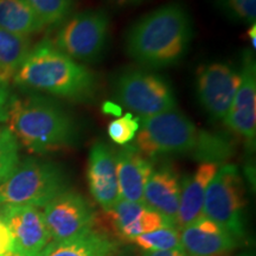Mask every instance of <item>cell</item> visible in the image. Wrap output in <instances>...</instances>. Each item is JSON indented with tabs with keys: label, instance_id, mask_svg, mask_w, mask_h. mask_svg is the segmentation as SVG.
<instances>
[{
	"label": "cell",
	"instance_id": "obj_28",
	"mask_svg": "<svg viewBox=\"0 0 256 256\" xmlns=\"http://www.w3.org/2000/svg\"><path fill=\"white\" fill-rule=\"evenodd\" d=\"M11 92H10L8 83L0 80V122L8 120V110Z\"/></svg>",
	"mask_w": 256,
	"mask_h": 256
},
{
	"label": "cell",
	"instance_id": "obj_21",
	"mask_svg": "<svg viewBox=\"0 0 256 256\" xmlns=\"http://www.w3.org/2000/svg\"><path fill=\"white\" fill-rule=\"evenodd\" d=\"M28 37L0 28V80L10 82L31 51Z\"/></svg>",
	"mask_w": 256,
	"mask_h": 256
},
{
	"label": "cell",
	"instance_id": "obj_5",
	"mask_svg": "<svg viewBox=\"0 0 256 256\" xmlns=\"http://www.w3.org/2000/svg\"><path fill=\"white\" fill-rule=\"evenodd\" d=\"M198 130L194 122L172 110L142 118L136 140L139 151L148 158L165 154H183L194 151Z\"/></svg>",
	"mask_w": 256,
	"mask_h": 256
},
{
	"label": "cell",
	"instance_id": "obj_11",
	"mask_svg": "<svg viewBox=\"0 0 256 256\" xmlns=\"http://www.w3.org/2000/svg\"><path fill=\"white\" fill-rule=\"evenodd\" d=\"M0 218L8 226L12 240V252L36 256L51 242L43 211L31 206H0Z\"/></svg>",
	"mask_w": 256,
	"mask_h": 256
},
{
	"label": "cell",
	"instance_id": "obj_32",
	"mask_svg": "<svg viewBox=\"0 0 256 256\" xmlns=\"http://www.w3.org/2000/svg\"><path fill=\"white\" fill-rule=\"evenodd\" d=\"M114 2L118 6H128L132 4H136L140 0H114Z\"/></svg>",
	"mask_w": 256,
	"mask_h": 256
},
{
	"label": "cell",
	"instance_id": "obj_16",
	"mask_svg": "<svg viewBox=\"0 0 256 256\" xmlns=\"http://www.w3.org/2000/svg\"><path fill=\"white\" fill-rule=\"evenodd\" d=\"M236 244L232 234L204 216L180 230V248L188 256H222Z\"/></svg>",
	"mask_w": 256,
	"mask_h": 256
},
{
	"label": "cell",
	"instance_id": "obj_8",
	"mask_svg": "<svg viewBox=\"0 0 256 256\" xmlns=\"http://www.w3.org/2000/svg\"><path fill=\"white\" fill-rule=\"evenodd\" d=\"M110 20L102 10H88L66 20L57 34L55 46L72 60L94 62L110 40Z\"/></svg>",
	"mask_w": 256,
	"mask_h": 256
},
{
	"label": "cell",
	"instance_id": "obj_6",
	"mask_svg": "<svg viewBox=\"0 0 256 256\" xmlns=\"http://www.w3.org/2000/svg\"><path fill=\"white\" fill-rule=\"evenodd\" d=\"M244 186L238 166H220L206 188L202 215L238 240L244 235Z\"/></svg>",
	"mask_w": 256,
	"mask_h": 256
},
{
	"label": "cell",
	"instance_id": "obj_34",
	"mask_svg": "<svg viewBox=\"0 0 256 256\" xmlns=\"http://www.w3.org/2000/svg\"><path fill=\"white\" fill-rule=\"evenodd\" d=\"M110 256H119V252H115L114 254H112Z\"/></svg>",
	"mask_w": 256,
	"mask_h": 256
},
{
	"label": "cell",
	"instance_id": "obj_31",
	"mask_svg": "<svg viewBox=\"0 0 256 256\" xmlns=\"http://www.w3.org/2000/svg\"><path fill=\"white\" fill-rule=\"evenodd\" d=\"M247 36L249 38V40H250L252 49H255L256 48V26H255V24H252V26L249 28V30L247 32Z\"/></svg>",
	"mask_w": 256,
	"mask_h": 256
},
{
	"label": "cell",
	"instance_id": "obj_30",
	"mask_svg": "<svg viewBox=\"0 0 256 256\" xmlns=\"http://www.w3.org/2000/svg\"><path fill=\"white\" fill-rule=\"evenodd\" d=\"M144 256H188L182 248L168 249V250H159V252H147Z\"/></svg>",
	"mask_w": 256,
	"mask_h": 256
},
{
	"label": "cell",
	"instance_id": "obj_24",
	"mask_svg": "<svg viewBox=\"0 0 256 256\" xmlns=\"http://www.w3.org/2000/svg\"><path fill=\"white\" fill-rule=\"evenodd\" d=\"M146 252L168 250L180 248V232L176 226H164L154 232L144 234L133 240Z\"/></svg>",
	"mask_w": 256,
	"mask_h": 256
},
{
	"label": "cell",
	"instance_id": "obj_33",
	"mask_svg": "<svg viewBox=\"0 0 256 256\" xmlns=\"http://www.w3.org/2000/svg\"><path fill=\"white\" fill-rule=\"evenodd\" d=\"M4 256H20V255H18V254H14V252H8V254H6V255H4Z\"/></svg>",
	"mask_w": 256,
	"mask_h": 256
},
{
	"label": "cell",
	"instance_id": "obj_7",
	"mask_svg": "<svg viewBox=\"0 0 256 256\" xmlns=\"http://www.w3.org/2000/svg\"><path fill=\"white\" fill-rule=\"evenodd\" d=\"M114 90L120 104L142 119L172 110L177 106L171 84L156 72L126 70L118 76Z\"/></svg>",
	"mask_w": 256,
	"mask_h": 256
},
{
	"label": "cell",
	"instance_id": "obj_25",
	"mask_svg": "<svg viewBox=\"0 0 256 256\" xmlns=\"http://www.w3.org/2000/svg\"><path fill=\"white\" fill-rule=\"evenodd\" d=\"M19 162L18 140L8 128L0 127V182L14 174Z\"/></svg>",
	"mask_w": 256,
	"mask_h": 256
},
{
	"label": "cell",
	"instance_id": "obj_26",
	"mask_svg": "<svg viewBox=\"0 0 256 256\" xmlns=\"http://www.w3.org/2000/svg\"><path fill=\"white\" fill-rule=\"evenodd\" d=\"M139 118L133 116L132 113L124 114L108 124V136L118 145H127L136 138L140 127Z\"/></svg>",
	"mask_w": 256,
	"mask_h": 256
},
{
	"label": "cell",
	"instance_id": "obj_22",
	"mask_svg": "<svg viewBox=\"0 0 256 256\" xmlns=\"http://www.w3.org/2000/svg\"><path fill=\"white\" fill-rule=\"evenodd\" d=\"M234 152V142L232 138L222 133H212L208 130L198 132L196 146L194 153V158L202 162H214L218 165L226 162Z\"/></svg>",
	"mask_w": 256,
	"mask_h": 256
},
{
	"label": "cell",
	"instance_id": "obj_15",
	"mask_svg": "<svg viewBox=\"0 0 256 256\" xmlns=\"http://www.w3.org/2000/svg\"><path fill=\"white\" fill-rule=\"evenodd\" d=\"M115 164L120 200L144 203V188L154 170L152 158L136 145H124L115 153Z\"/></svg>",
	"mask_w": 256,
	"mask_h": 256
},
{
	"label": "cell",
	"instance_id": "obj_29",
	"mask_svg": "<svg viewBox=\"0 0 256 256\" xmlns=\"http://www.w3.org/2000/svg\"><path fill=\"white\" fill-rule=\"evenodd\" d=\"M12 252V240L6 224L0 218V256Z\"/></svg>",
	"mask_w": 256,
	"mask_h": 256
},
{
	"label": "cell",
	"instance_id": "obj_3",
	"mask_svg": "<svg viewBox=\"0 0 256 256\" xmlns=\"http://www.w3.org/2000/svg\"><path fill=\"white\" fill-rule=\"evenodd\" d=\"M6 122L16 139L36 154L68 148L80 136L78 124L68 112L37 95L11 96Z\"/></svg>",
	"mask_w": 256,
	"mask_h": 256
},
{
	"label": "cell",
	"instance_id": "obj_19",
	"mask_svg": "<svg viewBox=\"0 0 256 256\" xmlns=\"http://www.w3.org/2000/svg\"><path fill=\"white\" fill-rule=\"evenodd\" d=\"M118 243L107 234L90 229L63 241H51L36 256H110Z\"/></svg>",
	"mask_w": 256,
	"mask_h": 256
},
{
	"label": "cell",
	"instance_id": "obj_17",
	"mask_svg": "<svg viewBox=\"0 0 256 256\" xmlns=\"http://www.w3.org/2000/svg\"><path fill=\"white\" fill-rule=\"evenodd\" d=\"M179 200L180 180L176 170L168 165L153 170L144 188V204L176 226Z\"/></svg>",
	"mask_w": 256,
	"mask_h": 256
},
{
	"label": "cell",
	"instance_id": "obj_20",
	"mask_svg": "<svg viewBox=\"0 0 256 256\" xmlns=\"http://www.w3.org/2000/svg\"><path fill=\"white\" fill-rule=\"evenodd\" d=\"M44 28L46 25L26 0H0V28L28 37Z\"/></svg>",
	"mask_w": 256,
	"mask_h": 256
},
{
	"label": "cell",
	"instance_id": "obj_12",
	"mask_svg": "<svg viewBox=\"0 0 256 256\" xmlns=\"http://www.w3.org/2000/svg\"><path fill=\"white\" fill-rule=\"evenodd\" d=\"M240 76L238 88L224 122L234 133L252 142L256 132V70L249 51L243 55Z\"/></svg>",
	"mask_w": 256,
	"mask_h": 256
},
{
	"label": "cell",
	"instance_id": "obj_10",
	"mask_svg": "<svg viewBox=\"0 0 256 256\" xmlns=\"http://www.w3.org/2000/svg\"><path fill=\"white\" fill-rule=\"evenodd\" d=\"M241 76L224 63L204 64L196 76L197 95L204 110L215 121L226 119L238 90Z\"/></svg>",
	"mask_w": 256,
	"mask_h": 256
},
{
	"label": "cell",
	"instance_id": "obj_1",
	"mask_svg": "<svg viewBox=\"0 0 256 256\" xmlns=\"http://www.w3.org/2000/svg\"><path fill=\"white\" fill-rule=\"evenodd\" d=\"M194 34L180 2H170L136 22L126 34V54L148 68H168L183 60Z\"/></svg>",
	"mask_w": 256,
	"mask_h": 256
},
{
	"label": "cell",
	"instance_id": "obj_27",
	"mask_svg": "<svg viewBox=\"0 0 256 256\" xmlns=\"http://www.w3.org/2000/svg\"><path fill=\"white\" fill-rule=\"evenodd\" d=\"M216 4L230 18L255 24L256 0H216Z\"/></svg>",
	"mask_w": 256,
	"mask_h": 256
},
{
	"label": "cell",
	"instance_id": "obj_9",
	"mask_svg": "<svg viewBox=\"0 0 256 256\" xmlns=\"http://www.w3.org/2000/svg\"><path fill=\"white\" fill-rule=\"evenodd\" d=\"M44 222L51 241H63L92 229L95 212L82 194L66 190L44 206Z\"/></svg>",
	"mask_w": 256,
	"mask_h": 256
},
{
	"label": "cell",
	"instance_id": "obj_4",
	"mask_svg": "<svg viewBox=\"0 0 256 256\" xmlns=\"http://www.w3.org/2000/svg\"><path fill=\"white\" fill-rule=\"evenodd\" d=\"M68 190V179L60 165L26 159L14 174L0 182V206H46L51 200Z\"/></svg>",
	"mask_w": 256,
	"mask_h": 256
},
{
	"label": "cell",
	"instance_id": "obj_18",
	"mask_svg": "<svg viewBox=\"0 0 256 256\" xmlns=\"http://www.w3.org/2000/svg\"><path fill=\"white\" fill-rule=\"evenodd\" d=\"M218 165L214 162H202L191 176L180 182V200L176 226L180 232L194 220L200 218L204 196L211 179L215 177Z\"/></svg>",
	"mask_w": 256,
	"mask_h": 256
},
{
	"label": "cell",
	"instance_id": "obj_14",
	"mask_svg": "<svg viewBox=\"0 0 256 256\" xmlns=\"http://www.w3.org/2000/svg\"><path fill=\"white\" fill-rule=\"evenodd\" d=\"M87 178L89 190L96 203L104 211L120 200L118 188L115 153L107 144L96 142L89 153Z\"/></svg>",
	"mask_w": 256,
	"mask_h": 256
},
{
	"label": "cell",
	"instance_id": "obj_23",
	"mask_svg": "<svg viewBox=\"0 0 256 256\" xmlns=\"http://www.w3.org/2000/svg\"><path fill=\"white\" fill-rule=\"evenodd\" d=\"M46 26L64 24L76 8V0H26Z\"/></svg>",
	"mask_w": 256,
	"mask_h": 256
},
{
	"label": "cell",
	"instance_id": "obj_2",
	"mask_svg": "<svg viewBox=\"0 0 256 256\" xmlns=\"http://www.w3.org/2000/svg\"><path fill=\"white\" fill-rule=\"evenodd\" d=\"M19 87L49 92L74 102H92L98 92V80L87 66L42 40L14 74Z\"/></svg>",
	"mask_w": 256,
	"mask_h": 256
},
{
	"label": "cell",
	"instance_id": "obj_13",
	"mask_svg": "<svg viewBox=\"0 0 256 256\" xmlns=\"http://www.w3.org/2000/svg\"><path fill=\"white\" fill-rule=\"evenodd\" d=\"M107 223L118 238L133 241L138 236L172 226L164 217L144 203L119 200L110 210L106 211Z\"/></svg>",
	"mask_w": 256,
	"mask_h": 256
}]
</instances>
